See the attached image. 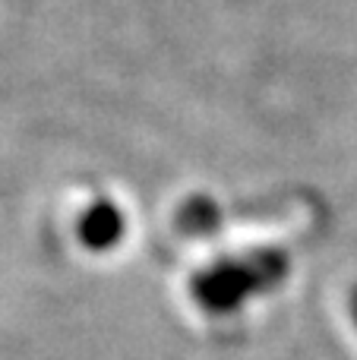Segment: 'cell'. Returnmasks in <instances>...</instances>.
<instances>
[{"label": "cell", "mask_w": 357, "mask_h": 360, "mask_svg": "<svg viewBox=\"0 0 357 360\" xmlns=\"http://www.w3.org/2000/svg\"><path fill=\"white\" fill-rule=\"evenodd\" d=\"M120 231H124L120 212L111 205H95L79 218V237L86 247H111V243H117Z\"/></svg>", "instance_id": "obj_1"}]
</instances>
